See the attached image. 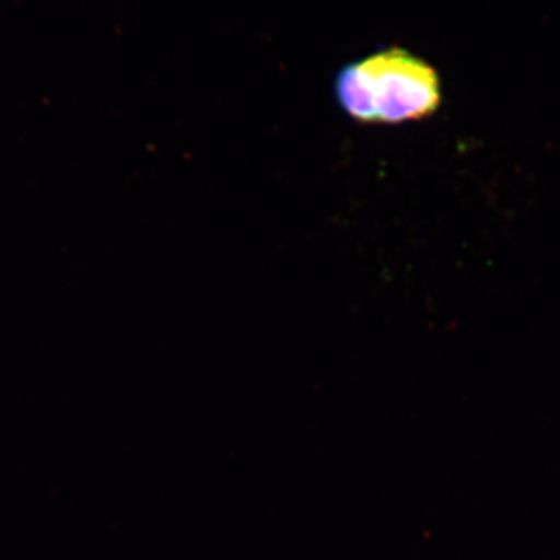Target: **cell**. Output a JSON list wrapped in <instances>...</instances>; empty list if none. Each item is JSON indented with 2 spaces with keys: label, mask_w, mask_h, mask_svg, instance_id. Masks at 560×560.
I'll list each match as a JSON object with an SVG mask.
<instances>
[{
  "label": "cell",
  "mask_w": 560,
  "mask_h": 560,
  "mask_svg": "<svg viewBox=\"0 0 560 560\" xmlns=\"http://www.w3.org/2000/svg\"><path fill=\"white\" fill-rule=\"evenodd\" d=\"M335 97L359 124L404 125L440 109L442 84L429 62L388 47L346 65L335 79Z\"/></svg>",
  "instance_id": "cell-1"
}]
</instances>
